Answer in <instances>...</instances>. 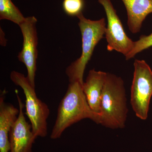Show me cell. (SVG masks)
I'll use <instances>...</instances> for the list:
<instances>
[{"mask_svg":"<svg viewBox=\"0 0 152 152\" xmlns=\"http://www.w3.org/2000/svg\"><path fill=\"white\" fill-rule=\"evenodd\" d=\"M82 86L79 82L69 83L59 105L56 120L51 134L52 139L59 138L67 128L84 119L100 124V115L90 107Z\"/></svg>","mask_w":152,"mask_h":152,"instance_id":"1","label":"cell"},{"mask_svg":"<svg viewBox=\"0 0 152 152\" xmlns=\"http://www.w3.org/2000/svg\"><path fill=\"white\" fill-rule=\"evenodd\" d=\"M128 113L124 81L107 73L101 99L100 124L113 129H123Z\"/></svg>","mask_w":152,"mask_h":152,"instance_id":"2","label":"cell"},{"mask_svg":"<svg viewBox=\"0 0 152 152\" xmlns=\"http://www.w3.org/2000/svg\"><path fill=\"white\" fill-rule=\"evenodd\" d=\"M82 39L81 55L66 69L69 83L77 81L83 85L86 66L91 60L95 47L104 38L106 30L104 18L92 20L86 18L83 13L77 16Z\"/></svg>","mask_w":152,"mask_h":152,"instance_id":"3","label":"cell"},{"mask_svg":"<svg viewBox=\"0 0 152 152\" xmlns=\"http://www.w3.org/2000/svg\"><path fill=\"white\" fill-rule=\"evenodd\" d=\"M10 79L20 87L26 96V114L31 122L32 130L37 137H45L48 134L47 120L50 115L48 106L37 96L34 87L23 74L12 71Z\"/></svg>","mask_w":152,"mask_h":152,"instance_id":"4","label":"cell"},{"mask_svg":"<svg viewBox=\"0 0 152 152\" xmlns=\"http://www.w3.org/2000/svg\"><path fill=\"white\" fill-rule=\"evenodd\" d=\"M134 66L130 103L136 116L145 120L152 96V70L144 60L136 59Z\"/></svg>","mask_w":152,"mask_h":152,"instance_id":"5","label":"cell"},{"mask_svg":"<svg viewBox=\"0 0 152 152\" xmlns=\"http://www.w3.org/2000/svg\"><path fill=\"white\" fill-rule=\"evenodd\" d=\"M105 11L107 25L105 38L109 51L115 50L126 56L132 50L134 42L127 35L121 21L117 15L111 0H98Z\"/></svg>","mask_w":152,"mask_h":152,"instance_id":"6","label":"cell"},{"mask_svg":"<svg viewBox=\"0 0 152 152\" xmlns=\"http://www.w3.org/2000/svg\"><path fill=\"white\" fill-rule=\"evenodd\" d=\"M37 22V20L35 17H28L19 25L23 42L21 51L18 56L19 61L26 66L28 72L27 77L30 83L34 88L38 57Z\"/></svg>","mask_w":152,"mask_h":152,"instance_id":"7","label":"cell"},{"mask_svg":"<svg viewBox=\"0 0 152 152\" xmlns=\"http://www.w3.org/2000/svg\"><path fill=\"white\" fill-rule=\"evenodd\" d=\"M16 95L19 113L10 130V152H32L33 145L37 137L32 130L31 125L25 118L23 111L24 104L19 95Z\"/></svg>","mask_w":152,"mask_h":152,"instance_id":"8","label":"cell"},{"mask_svg":"<svg viewBox=\"0 0 152 152\" xmlns=\"http://www.w3.org/2000/svg\"><path fill=\"white\" fill-rule=\"evenodd\" d=\"M107 75L105 72L91 70L82 86L89 105L98 114L100 113L101 99Z\"/></svg>","mask_w":152,"mask_h":152,"instance_id":"9","label":"cell"},{"mask_svg":"<svg viewBox=\"0 0 152 152\" xmlns=\"http://www.w3.org/2000/svg\"><path fill=\"white\" fill-rule=\"evenodd\" d=\"M122 1L126 10L129 29L132 34H137L146 17L152 13V0Z\"/></svg>","mask_w":152,"mask_h":152,"instance_id":"10","label":"cell"},{"mask_svg":"<svg viewBox=\"0 0 152 152\" xmlns=\"http://www.w3.org/2000/svg\"><path fill=\"white\" fill-rule=\"evenodd\" d=\"M19 110L4 101L3 95L0 98V152H10L9 134L11 127L16 120Z\"/></svg>","mask_w":152,"mask_h":152,"instance_id":"11","label":"cell"},{"mask_svg":"<svg viewBox=\"0 0 152 152\" xmlns=\"http://www.w3.org/2000/svg\"><path fill=\"white\" fill-rule=\"evenodd\" d=\"M26 18L12 0H0V20H8L19 26Z\"/></svg>","mask_w":152,"mask_h":152,"instance_id":"12","label":"cell"},{"mask_svg":"<svg viewBox=\"0 0 152 152\" xmlns=\"http://www.w3.org/2000/svg\"><path fill=\"white\" fill-rule=\"evenodd\" d=\"M152 47V32L148 36H140L138 40L134 42L132 50L126 57V60L132 58L137 54Z\"/></svg>","mask_w":152,"mask_h":152,"instance_id":"13","label":"cell"},{"mask_svg":"<svg viewBox=\"0 0 152 152\" xmlns=\"http://www.w3.org/2000/svg\"><path fill=\"white\" fill-rule=\"evenodd\" d=\"M84 7V0H64L62 4L64 12L71 17H77L83 13Z\"/></svg>","mask_w":152,"mask_h":152,"instance_id":"14","label":"cell"}]
</instances>
